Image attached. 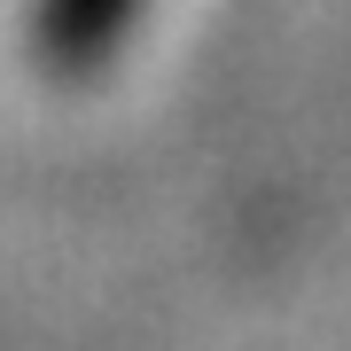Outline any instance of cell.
Listing matches in <instances>:
<instances>
[{"instance_id":"6da1fadb","label":"cell","mask_w":351,"mask_h":351,"mask_svg":"<svg viewBox=\"0 0 351 351\" xmlns=\"http://www.w3.org/2000/svg\"><path fill=\"white\" fill-rule=\"evenodd\" d=\"M141 0H39L32 8V55L55 78H94L110 63L117 32L133 24Z\"/></svg>"}]
</instances>
